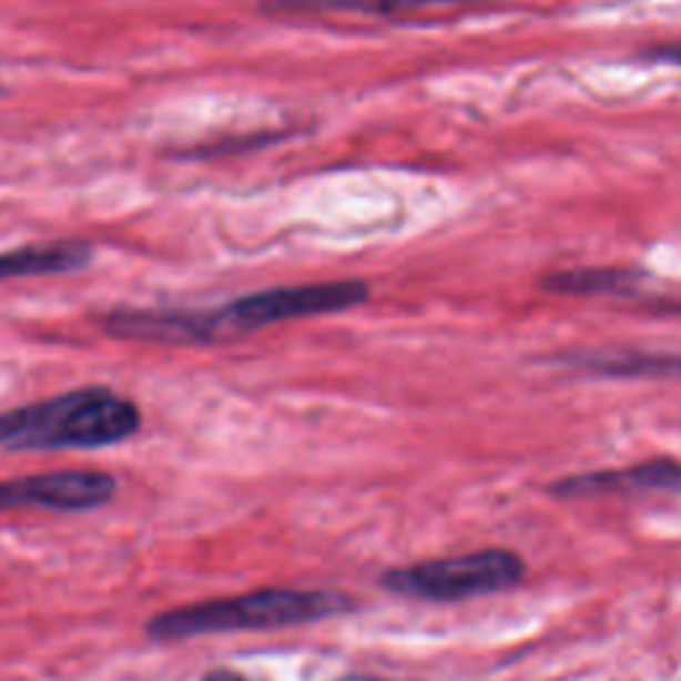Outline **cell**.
Returning <instances> with one entry per match:
<instances>
[{
	"label": "cell",
	"mask_w": 681,
	"mask_h": 681,
	"mask_svg": "<svg viewBox=\"0 0 681 681\" xmlns=\"http://www.w3.org/2000/svg\"><path fill=\"white\" fill-rule=\"evenodd\" d=\"M142 410L106 386H85L0 413V450H96L131 439Z\"/></svg>",
	"instance_id": "6da1fadb"
},
{
	"label": "cell",
	"mask_w": 681,
	"mask_h": 681,
	"mask_svg": "<svg viewBox=\"0 0 681 681\" xmlns=\"http://www.w3.org/2000/svg\"><path fill=\"white\" fill-rule=\"evenodd\" d=\"M349 599L331 591L262 589L232 599L184 604L160 612L146 623L152 642H184V639L216 637V633L266 631L285 626L317 623L349 610Z\"/></svg>",
	"instance_id": "7a4b0ae2"
},
{
	"label": "cell",
	"mask_w": 681,
	"mask_h": 681,
	"mask_svg": "<svg viewBox=\"0 0 681 681\" xmlns=\"http://www.w3.org/2000/svg\"><path fill=\"white\" fill-rule=\"evenodd\" d=\"M367 298H370V288L359 279L248 293L213 312H200L203 344H222V340L248 336V333L291 323V319L338 315V312L365 304Z\"/></svg>",
	"instance_id": "3957f363"
},
{
	"label": "cell",
	"mask_w": 681,
	"mask_h": 681,
	"mask_svg": "<svg viewBox=\"0 0 681 681\" xmlns=\"http://www.w3.org/2000/svg\"><path fill=\"white\" fill-rule=\"evenodd\" d=\"M525 578V562L514 551L487 549L453 559H431L389 570L380 583L392 593L420 602H464L506 591Z\"/></svg>",
	"instance_id": "277c9868"
},
{
	"label": "cell",
	"mask_w": 681,
	"mask_h": 681,
	"mask_svg": "<svg viewBox=\"0 0 681 681\" xmlns=\"http://www.w3.org/2000/svg\"><path fill=\"white\" fill-rule=\"evenodd\" d=\"M118 479L106 471L67 469L32 474L0 482V514L13 509H51V511H93L115 498Z\"/></svg>",
	"instance_id": "5b68a950"
},
{
	"label": "cell",
	"mask_w": 681,
	"mask_h": 681,
	"mask_svg": "<svg viewBox=\"0 0 681 681\" xmlns=\"http://www.w3.org/2000/svg\"><path fill=\"white\" fill-rule=\"evenodd\" d=\"M681 466L677 460H647V464L631 466L618 471H593L578 474V477L559 479L551 487L553 496L562 498H597V496H629V492H652V490H679Z\"/></svg>",
	"instance_id": "8992f818"
},
{
	"label": "cell",
	"mask_w": 681,
	"mask_h": 681,
	"mask_svg": "<svg viewBox=\"0 0 681 681\" xmlns=\"http://www.w3.org/2000/svg\"><path fill=\"white\" fill-rule=\"evenodd\" d=\"M99 325L115 338L155 340V344H203L200 312L118 309L99 317Z\"/></svg>",
	"instance_id": "52a82bcc"
},
{
	"label": "cell",
	"mask_w": 681,
	"mask_h": 681,
	"mask_svg": "<svg viewBox=\"0 0 681 681\" xmlns=\"http://www.w3.org/2000/svg\"><path fill=\"white\" fill-rule=\"evenodd\" d=\"M93 248L89 243H49L27 245V248L0 253V283L17 277H49L72 275L89 270Z\"/></svg>",
	"instance_id": "ba28073f"
},
{
	"label": "cell",
	"mask_w": 681,
	"mask_h": 681,
	"mask_svg": "<svg viewBox=\"0 0 681 681\" xmlns=\"http://www.w3.org/2000/svg\"><path fill=\"white\" fill-rule=\"evenodd\" d=\"M500 0H262L270 13H367V17H397L424 9H460Z\"/></svg>",
	"instance_id": "9c48e42d"
},
{
	"label": "cell",
	"mask_w": 681,
	"mask_h": 681,
	"mask_svg": "<svg viewBox=\"0 0 681 681\" xmlns=\"http://www.w3.org/2000/svg\"><path fill=\"white\" fill-rule=\"evenodd\" d=\"M562 365L607 378H681V354L607 352L562 357Z\"/></svg>",
	"instance_id": "30bf717a"
},
{
	"label": "cell",
	"mask_w": 681,
	"mask_h": 681,
	"mask_svg": "<svg viewBox=\"0 0 681 681\" xmlns=\"http://www.w3.org/2000/svg\"><path fill=\"white\" fill-rule=\"evenodd\" d=\"M644 275L633 270H616V266H607V270H567V272H553L540 279L543 291L549 293H562V296H629L631 291H637L639 279Z\"/></svg>",
	"instance_id": "8fae6325"
},
{
	"label": "cell",
	"mask_w": 681,
	"mask_h": 681,
	"mask_svg": "<svg viewBox=\"0 0 681 681\" xmlns=\"http://www.w3.org/2000/svg\"><path fill=\"white\" fill-rule=\"evenodd\" d=\"M647 57L655 59V62H669V64L681 67V40H677V43L655 45V49L647 51Z\"/></svg>",
	"instance_id": "7c38bea8"
},
{
	"label": "cell",
	"mask_w": 681,
	"mask_h": 681,
	"mask_svg": "<svg viewBox=\"0 0 681 681\" xmlns=\"http://www.w3.org/2000/svg\"><path fill=\"white\" fill-rule=\"evenodd\" d=\"M200 681H253V679H248V677H243V673H237V671H230V669H218V671H211V673H205L203 679Z\"/></svg>",
	"instance_id": "4fadbf2b"
},
{
	"label": "cell",
	"mask_w": 681,
	"mask_h": 681,
	"mask_svg": "<svg viewBox=\"0 0 681 681\" xmlns=\"http://www.w3.org/2000/svg\"><path fill=\"white\" fill-rule=\"evenodd\" d=\"M340 681H386V679H370V677H346Z\"/></svg>",
	"instance_id": "5bb4252c"
}]
</instances>
